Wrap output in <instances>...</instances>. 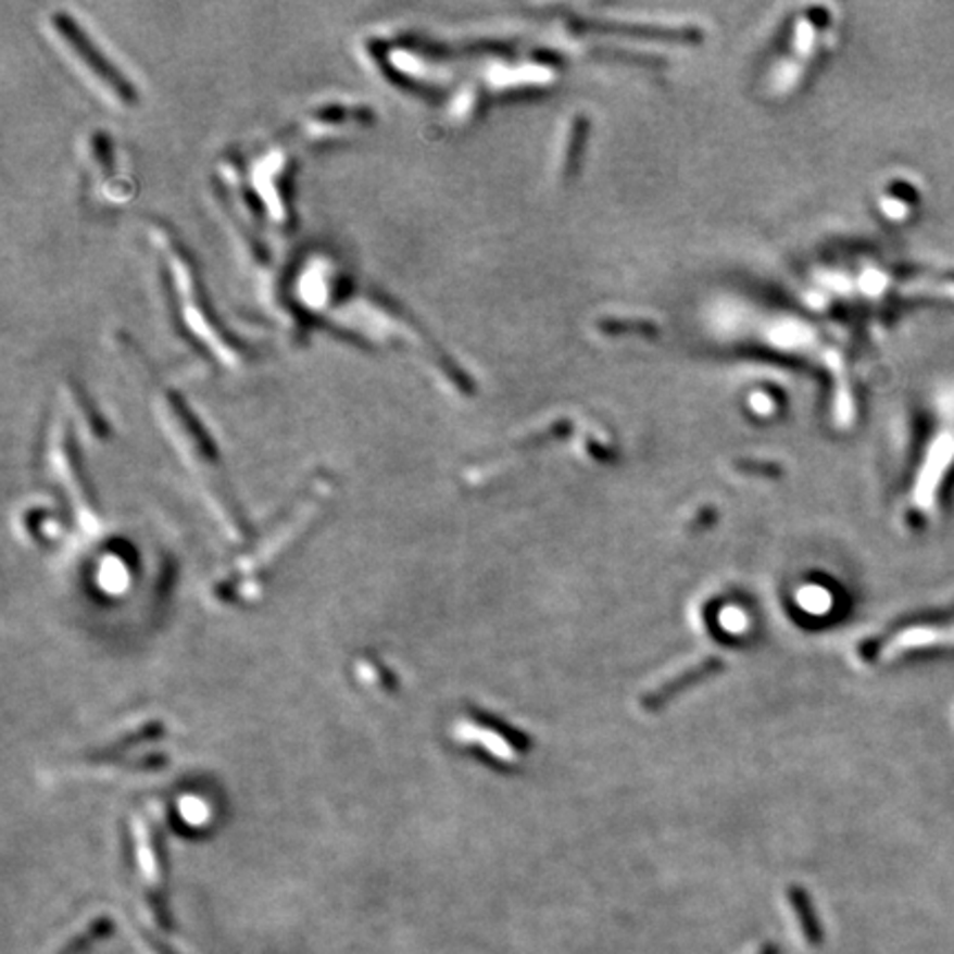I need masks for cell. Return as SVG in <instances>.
<instances>
[{"mask_svg": "<svg viewBox=\"0 0 954 954\" xmlns=\"http://www.w3.org/2000/svg\"><path fill=\"white\" fill-rule=\"evenodd\" d=\"M356 669H359V678L363 680L365 686H372V688H378L380 692H391L396 686H393V678H391V674L372 656H365V658H361L359 661V665H356Z\"/></svg>", "mask_w": 954, "mask_h": 954, "instance_id": "5b68a950", "label": "cell"}, {"mask_svg": "<svg viewBox=\"0 0 954 954\" xmlns=\"http://www.w3.org/2000/svg\"><path fill=\"white\" fill-rule=\"evenodd\" d=\"M51 32H55L58 42L62 51H66L74 60V64L80 70V74L89 80L96 91L113 102V104H128L133 102V91L126 80H122L113 66L100 58V51L85 38V34L74 25V21H66V16H53Z\"/></svg>", "mask_w": 954, "mask_h": 954, "instance_id": "7a4b0ae2", "label": "cell"}, {"mask_svg": "<svg viewBox=\"0 0 954 954\" xmlns=\"http://www.w3.org/2000/svg\"><path fill=\"white\" fill-rule=\"evenodd\" d=\"M758 954H780V950H778L776 945H771V943H769V945H765V947H763V950H761Z\"/></svg>", "mask_w": 954, "mask_h": 954, "instance_id": "8992f818", "label": "cell"}, {"mask_svg": "<svg viewBox=\"0 0 954 954\" xmlns=\"http://www.w3.org/2000/svg\"><path fill=\"white\" fill-rule=\"evenodd\" d=\"M327 506V491L323 489V480L299 502L284 522L272 530L256 551L246 555L237 562V568L233 575L219 581L215 588V594L224 603H235L237 599H250L252 590L263 586V579L275 575L281 562L290 560L297 553L299 543L310 535V530L316 526L321 513Z\"/></svg>", "mask_w": 954, "mask_h": 954, "instance_id": "6da1fadb", "label": "cell"}, {"mask_svg": "<svg viewBox=\"0 0 954 954\" xmlns=\"http://www.w3.org/2000/svg\"><path fill=\"white\" fill-rule=\"evenodd\" d=\"M60 440H62V444H55L51 449V466L58 470V477H60L64 491L70 493V500L74 504L76 517L83 524V528L87 532L96 530V528H100V515H98L96 502L87 489V482L83 480V473H80V466H78L74 453L70 451V447L64 444L66 438H60Z\"/></svg>", "mask_w": 954, "mask_h": 954, "instance_id": "3957f363", "label": "cell"}, {"mask_svg": "<svg viewBox=\"0 0 954 954\" xmlns=\"http://www.w3.org/2000/svg\"><path fill=\"white\" fill-rule=\"evenodd\" d=\"M791 904H793V908H795V913L800 917V928L804 932V939L811 945H820L823 943V928H820V924H817L815 913H813L808 900L804 897V893L791 891Z\"/></svg>", "mask_w": 954, "mask_h": 954, "instance_id": "277c9868", "label": "cell"}]
</instances>
